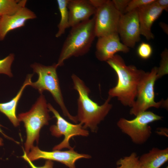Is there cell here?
Returning <instances> with one entry per match:
<instances>
[{
	"label": "cell",
	"mask_w": 168,
	"mask_h": 168,
	"mask_svg": "<svg viewBox=\"0 0 168 168\" xmlns=\"http://www.w3.org/2000/svg\"><path fill=\"white\" fill-rule=\"evenodd\" d=\"M26 154L28 158L32 161L41 159L56 161L69 168H76L75 164L77 160L91 157L88 154L78 153L74 151V148L65 151L56 150L48 152L41 150L37 146H34Z\"/></svg>",
	"instance_id": "8fae6325"
},
{
	"label": "cell",
	"mask_w": 168,
	"mask_h": 168,
	"mask_svg": "<svg viewBox=\"0 0 168 168\" xmlns=\"http://www.w3.org/2000/svg\"><path fill=\"white\" fill-rule=\"evenodd\" d=\"M159 25L163 31L166 34H168V25L164 23L161 22L160 23Z\"/></svg>",
	"instance_id": "83f0119b"
},
{
	"label": "cell",
	"mask_w": 168,
	"mask_h": 168,
	"mask_svg": "<svg viewBox=\"0 0 168 168\" xmlns=\"http://www.w3.org/2000/svg\"><path fill=\"white\" fill-rule=\"evenodd\" d=\"M139 160L143 168H160L168 160V148L154 147L142 154Z\"/></svg>",
	"instance_id": "e0dca14e"
},
{
	"label": "cell",
	"mask_w": 168,
	"mask_h": 168,
	"mask_svg": "<svg viewBox=\"0 0 168 168\" xmlns=\"http://www.w3.org/2000/svg\"><path fill=\"white\" fill-rule=\"evenodd\" d=\"M36 18L35 14L26 7L16 13L0 17V40H4L11 30L24 26L26 21Z\"/></svg>",
	"instance_id": "4fadbf2b"
},
{
	"label": "cell",
	"mask_w": 168,
	"mask_h": 168,
	"mask_svg": "<svg viewBox=\"0 0 168 168\" xmlns=\"http://www.w3.org/2000/svg\"><path fill=\"white\" fill-rule=\"evenodd\" d=\"M2 126V125L0 124V133H1L5 138H9L5 135L3 133L1 127Z\"/></svg>",
	"instance_id": "f1b7e54d"
},
{
	"label": "cell",
	"mask_w": 168,
	"mask_h": 168,
	"mask_svg": "<svg viewBox=\"0 0 168 168\" xmlns=\"http://www.w3.org/2000/svg\"><path fill=\"white\" fill-rule=\"evenodd\" d=\"M116 168H143L139 157L135 152L119 159L117 162Z\"/></svg>",
	"instance_id": "ffe728a7"
},
{
	"label": "cell",
	"mask_w": 168,
	"mask_h": 168,
	"mask_svg": "<svg viewBox=\"0 0 168 168\" xmlns=\"http://www.w3.org/2000/svg\"><path fill=\"white\" fill-rule=\"evenodd\" d=\"M130 0H113L112 2L116 9L121 14H124L125 11Z\"/></svg>",
	"instance_id": "d4e9b609"
},
{
	"label": "cell",
	"mask_w": 168,
	"mask_h": 168,
	"mask_svg": "<svg viewBox=\"0 0 168 168\" xmlns=\"http://www.w3.org/2000/svg\"><path fill=\"white\" fill-rule=\"evenodd\" d=\"M155 3L158 6L163 8L164 10L168 11V0H155Z\"/></svg>",
	"instance_id": "4316f807"
},
{
	"label": "cell",
	"mask_w": 168,
	"mask_h": 168,
	"mask_svg": "<svg viewBox=\"0 0 168 168\" xmlns=\"http://www.w3.org/2000/svg\"><path fill=\"white\" fill-rule=\"evenodd\" d=\"M30 66L33 72L38 74V78L36 82H32L30 86L38 90L40 94L45 91L49 92L60 107L63 115L74 123H77L76 116L70 114L65 104L57 73L58 67L56 63L45 66L35 63Z\"/></svg>",
	"instance_id": "5b68a950"
},
{
	"label": "cell",
	"mask_w": 168,
	"mask_h": 168,
	"mask_svg": "<svg viewBox=\"0 0 168 168\" xmlns=\"http://www.w3.org/2000/svg\"><path fill=\"white\" fill-rule=\"evenodd\" d=\"M33 74H28L16 96L10 100L5 103H0V112L5 114L15 127L19 125L16 115V110L18 103L21 97L25 88L30 85Z\"/></svg>",
	"instance_id": "2e32d148"
},
{
	"label": "cell",
	"mask_w": 168,
	"mask_h": 168,
	"mask_svg": "<svg viewBox=\"0 0 168 168\" xmlns=\"http://www.w3.org/2000/svg\"><path fill=\"white\" fill-rule=\"evenodd\" d=\"M14 58V54L11 53L3 59H0V74H5L10 77L13 76L11 67Z\"/></svg>",
	"instance_id": "44dd1931"
},
{
	"label": "cell",
	"mask_w": 168,
	"mask_h": 168,
	"mask_svg": "<svg viewBox=\"0 0 168 168\" xmlns=\"http://www.w3.org/2000/svg\"><path fill=\"white\" fill-rule=\"evenodd\" d=\"M152 49L151 46L148 43L142 42L138 46L137 49L138 55L142 58L147 59L151 56Z\"/></svg>",
	"instance_id": "cb8c5ba5"
},
{
	"label": "cell",
	"mask_w": 168,
	"mask_h": 168,
	"mask_svg": "<svg viewBox=\"0 0 168 168\" xmlns=\"http://www.w3.org/2000/svg\"><path fill=\"white\" fill-rule=\"evenodd\" d=\"M96 37L93 17L72 27L63 45L57 66L63 65L64 62L71 57L87 53Z\"/></svg>",
	"instance_id": "3957f363"
},
{
	"label": "cell",
	"mask_w": 168,
	"mask_h": 168,
	"mask_svg": "<svg viewBox=\"0 0 168 168\" xmlns=\"http://www.w3.org/2000/svg\"><path fill=\"white\" fill-rule=\"evenodd\" d=\"M121 14L114 7L112 1L105 0L96 8L93 17L96 36L118 34L119 24Z\"/></svg>",
	"instance_id": "ba28073f"
},
{
	"label": "cell",
	"mask_w": 168,
	"mask_h": 168,
	"mask_svg": "<svg viewBox=\"0 0 168 168\" xmlns=\"http://www.w3.org/2000/svg\"><path fill=\"white\" fill-rule=\"evenodd\" d=\"M47 106L49 111L52 112L56 119V124L53 125L50 128L52 135L56 137L62 136L64 137L63 140L53 147V150H60L64 148L69 150L73 149L74 147H71L69 143L71 138L76 136H88V131L84 128L80 123L75 124L69 122L61 116L50 103L47 104Z\"/></svg>",
	"instance_id": "9c48e42d"
},
{
	"label": "cell",
	"mask_w": 168,
	"mask_h": 168,
	"mask_svg": "<svg viewBox=\"0 0 168 168\" xmlns=\"http://www.w3.org/2000/svg\"><path fill=\"white\" fill-rule=\"evenodd\" d=\"M74 89L78 93L77 114L76 117L85 129L89 128L92 132L98 130V125L111 109L110 103L112 97L109 96L101 105L92 100L89 96L90 91L84 82L76 75L71 76Z\"/></svg>",
	"instance_id": "7a4b0ae2"
},
{
	"label": "cell",
	"mask_w": 168,
	"mask_h": 168,
	"mask_svg": "<svg viewBox=\"0 0 168 168\" xmlns=\"http://www.w3.org/2000/svg\"><path fill=\"white\" fill-rule=\"evenodd\" d=\"M67 7L69 27L90 19L96 11L90 0H68Z\"/></svg>",
	"instance_id": "5bb4252c"
},
{
	"label": "cell",
	"mask_w": 168,
	"mask_h": 168,
	"mask_svg": "<svg viewBox=\"0 0 168 168\" xmlns=\"http://www.w3.org/2000/svg\"></svg>",
	"instance_id": "1f68e13d"
},
{
	"label": "cell",
	"mask_w": 168,
	"mask_h": 168,
	"mask_svg": "<svg viewBox=\"0 0 168 168\" xmlns=\"http://www.w3.org/2000/svg\"><path fill=\"white\" fill-rule=\"evenodd\" d=\"M98 38L96 45L95 55L100 61L106 62L117 52L127 53L129 51V48L120 42L118 34Z\"/></svg>",
	"instance_id": "7c38bea8"
},
{
	"label": "cell",
	"mask_w": 168,
	"mask_h": 168,
	"mask_svg": "<svg viewBox=\"0 0 168 168\" xmlns=\"http://www.w3.org/2000/svg\"><path fill=\"white\" fill-rule=\"evenodd\" d=\"M26 0H0V15L13 14L26 7Z\"/></svg>",
	"instance_id": "d6986e66"
},
{
	"label": "cell",
	"mask_w": 168,
	"mask_h": 168,
	"mask_svg": "<svg viewBox=\"0 0 168 168\" xmlns=\"http://www.w3.org/2000/svg\"><path fill=\"white\" fill-rule=\"evenodd\" d=\"M68 0L57 1L60 15V20L58 25V30L55 37L58 38L65 33L66 30L69 27V13L67 7Z\"/></svg>",
	"instance_id": "ac0fdd59"
},
{
	"label": "cell",
	"mask_w": 168,
	"mask_h": 168,
	"mask_svg": "<svg viewBox=\"0 0 168 168\" xmlns=\"http://www.w3.org/2000/svg\"><path fill=\"white\" fill-rule=\"evenodd\" d=\"M160 66L157 68L159 78L168 73V50L165 49L161 54Z\"/></svg>",
	"instance_id": "7402d4cb"
},
{
	"label": "cell",
	"mask_w": 168,
	"mask_h": 168,
	"mask_svg": "<svg viewBox=\"0 0 168 168\" xmlns=\"http://www.w3.org/2000/svg\"><path fill=\"white\" fill-rule=\"evenodd\" d=\"M162 118L152 112L146 111L138 114L132 120L120 119L117 125L134 143L142 144L147 141L152 134V129L149 124Z\"/></svg>",
	"instance_id": "52a82bcc"
},
{
	"label": "cell",
	"mask_w": 168,
	"mask_h": 168,
	"mask_svg": "<svg viewBox=\"0 0 168 168\" xmlns=\"http://www.w3.org/2000/svg\"><path fill=\"white\" fill-rule=\"evenodd\" d=\"M118 34L122 43L129 48H133L140 40L141 35L137 9L121 15Z\"/></svg>",
	"instance_id": "30bf717a"
},
{
	"label": "cell",
	"mask_w": 168,
	"mask_h": 168,
	"mask_svg": "<svg viewBox=\"0 0 168 168\" xmlns=\"http://www.w3.org/2000/svg\"><path fill=\"white\" fill-rule=\"evenodd\" d=\"M141 35L147 40L154 38L151 31L154 22L160 16L164 9L158 6L155 2L137 9Z\"/></svg>",
	"instance_id": "9a60e30c"
},
{
	"label": "cell",
	"mask_w": 168,
	"mask_h": 168,
	"mask_svg": "<svg viewBox=\"0 0 168 168\" xmlns=\"http://www.w3.org/2000/svg\"><path fill=\"white\" fill-rule=\"evenodd\" d=\"M106 62L118 77L117 84L109 90V96L117 97L124 106L131 107L136 98L138 84L146 72L134 66L127 65L118 54H115Z\"/></svg>",
	"instance_id": "6da1fadb"
},
{
	"label": "cell",
	"mask_w": 168,
	"mask_h": 168,
	"mask_svg": "<svg viewBox=\"0 0 168 168\" xmlns=\"http://www.w3.org/2000/svg\"><path fill=\"white\" fill-rule=\"evenodd\" d=\"M21 157L23 158L29 164L31 168H53V162L51 160H47L44 165L41 167H38L35 166L28 158L26 152L24 151V154Z\"/></svg>",
	"instance_id": "484cf974"
},
{
	"label": "cell",
	"mask_w": 168,
	"mask_h": 168,
	"mask_svg": "<svg viewBox=\"0 0 168 168\" xmlns=\"http://www.w3.org/2000/svg\"><path fill=\"white\" fill-rule=\"evenodd\" d=\"M157 72V67H155L142 77L138 87L135 101L130 111V114L136 116L151 107L167 108V100L162 99L158 102L155 100L154 85L159 78Z\"/></svg>",
	"instance_id": "8992f818"
},
{
	"label": "cell",
	"mask_w": 168,
	"mask_h": 168,
	"mask_svg": "<svg viewBox=\"0 0 168 168\" xmlns=\"http://www.w3.org/2000/svg\"><path fill=\"white\" fill-rule=\"evenodd\" d=\"M166 168H168V166H167V167H166Z\"/></svg>",
	"instance_id": "4dcf8cb0"
},
{
	"label": "cell",
	"mask_w": 168,
	"mask_h": 168,
	"mask_svg": "<svg viewBox=\"0 0 168 168\" xmlns=\"http://www.w3.org/2000/svg\"><path fill=\"white\" fill-rule=\"evenodd\" d=\"M155 0H130L124 13L132 11L141 7L154 3Z\"/></svg>",
	"instance_id": "603a6c76"
},
{
	"label": "cell",
	"mask_w": 168,
	"mask_h": 168,
	"mask_svg": "<svg viewBox=\"0 0 168 168\" xmlns=\"http://www.w3.org/2000/svg\"><path fill=\"white\" fill-rule=\"evenodd\" d=\"M2 141V139L0 138V146H2L3 145Z\"/></svg>",
	"instance_id": "f546056e"
},
{
	"label": "cell",
	"mask_w": 168,
	"mask_h": 168,
	"mask_svg": "<svg viewBox=\"0 0 168 168\" xmlns=\"http://www.w3.org/2000/svg\"><path fill=\"white\" fill-rule=\"evenodd\" d=\"M47 104L44 96L40 94L29 111L19 114L17 116L19 122L24 123L26 128V138L24 151L26 154L34 146L35 142H38L41 128L49 124L50 118Z\"/></svg>",
	"instance_id": "277c9868"
}]
</instances>
